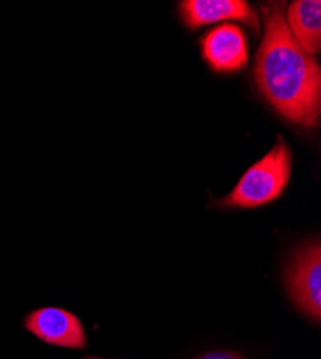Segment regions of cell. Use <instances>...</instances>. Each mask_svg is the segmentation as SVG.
Segmentation results:
<instances>
[{"mask_svg": "<svg viewBox=\"0 0 321 359\" xmlns=\"http://www.w3.org/2000/svg\"><path fill=\"white\" fill-rule=\"evenodd\" d=\"M264 38L256 53L255 81L261 94L289 123L311 128L320 123L321 71L317 59L296 41L285 22V4L261 8Z\"/></svg>", "mask_w": 321, "mask_h": 359, "instance_id": "6da1fadb", "label": "cell"}, {"mask_svg": "<svg viewBox=\"0 0 321 359\" xmlns=\"http://www.w3.org/2000/svg\"><path fill=\"white\" fill-rule=\"evenodd\" d=\"M291 149L282 137H278L271 151L251 165L240 183L226 197L221 198V207L254 208L278 198L291 177Z\"/></svg>", "mask_w": 321, "mask_h": 359, "instance_id": "7a4b0ae2", "label": "cell"}, {"mask_svg": "<svg viewBox=\"0 0 321 359\" xmlns=\"http://www.w3.org/2000/svg\"><path fill=\"white\" fill-rule=\"evenodd\" d=\"M288 293L308 318H321V246L320 241L300 249L287 271Z\"/></svg>", "mask_w": 321, "mask_h": 359, "instance_id": "3957f363", "label": "cell"}, {"mask_svg": "<svg viewBox=\"0 0 321 359\" xmlns=\"http://www.w3.org/2000/svg\"><path fill=\"white\" fill-rule=\"evenodd\" d=\"M23 326L42 342L67 349H85L89 345L79 318L63 308H41L27 313Z\"/></svg>", "mask_w": 321, "mask_h": 359, "instance_id": "277c9868", "label": "cell"}, {"mask_svg": "<svg viewBox=\"0 0 321 359\" xmlns=\"http://www.w3.org/2000/svg\"><path fill=\"white\" fill-rule=\"evenodd\" d=\"M202 53L216 72L230 74L247 67L249 46L245 32L237 25L214 27L202 39Z\"/></svg>", "mask_w": 321, "mask_h": 359, "instance_id": "5b68a950", "label": "cell"}, {"mask_svg": "<svg viewBox=\"0 0 321 359\" xmlns=\"http://www.w3.org/2000/svg\"><path fill=\"white\" fill-rule=\"evenodd\" d=\"M185 25L196 29L222 20H240L259 32V16L244 0H185L179 6Z\"/></svg>", "mask_w": 321, "mask_h": 359, "instance_id": "8992f818", "label": "cell"}, {"mask_svg": "<svg viewBox=\"0 0 321 359\" xmlns=\"http://www.w3.org/2000/svg\"><path fill=\"white\" fill-rule=\"evenodd\" d=\"M287 26L301 48L317 55L321 49V2L318 0H296L289 5Z\"/></svg>", "mask_w": 321, "mask_h": 359, "instance_id": "52a82bcc", "label": "cell"}, {"mask_svg": "<svg viewBox=\"0 0 321 359\" xmlns=\"http://www.w3.org/2000/svg\"><path fill=\"white\" fill-rule=\"evenodd\" d=\"M196 359H245L240 353L235 352H229V351H216L211 353H205Z\"/></svg>", "mask_w": 321, "mask_h": 359, "instance_id": "ba28073f", "label": "cell"}, {"mask_svg": "<svg viewBox=\"0 0 321 359\" xmlns=\"http://www.w3.org/2000/svg\"><path fill=\"white\" fill-rule=\"evenodd\" d=\"M84 359H104V358H98V356H85Z\"/></svg>", "mask_w": 321, "mask_h": 359, "instance_id": "9c48e42d", "label": "cell"}]
</instances>
